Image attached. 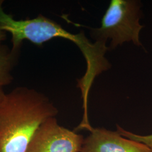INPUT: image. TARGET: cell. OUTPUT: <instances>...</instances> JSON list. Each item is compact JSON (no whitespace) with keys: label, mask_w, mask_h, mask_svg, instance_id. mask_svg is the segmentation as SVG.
Returning <instances> with one entry per match:
<instances>
[{"label":"cell","mask_w":152,"mask_h":152,"mask_svg":"<svg viewBox=\"0 0 152 152\" xmlns=\"http://www.w3.org/2000/svg\"><path fill=\"white\" fill-rule=\"evenodd\" d=\"M58 113L34 89L18 87L6 94L0 104V152H26L40 126Z\"/></svg>","instance_id":"6da1fadb"},{"label":"cell","mask_w":152,"mask_h":152,"mask_svg":"<svg viewBox=\"0 0 152 152\" xmlns=\"http://www.w3.org/2000/svg\"><path fill=\"white\" fill-rule=\"evenodd\" d=\"M141 3L137 0H112L101 20L99 28L90 29V37L95 42L110 44L108 51L132 42L141 46L140 34L144 27L140 24Z\"/></svg>","instance_id":"7a4b0ae2"},{"label":"cell","mask_w":152,"mask_h":152,"mask_svg":"<svg viewBox=\"0 0 152 152\" xmlns=\"http://www.w3.org/2000/svg\"><path fill=\"white\" fill-rule=\"evenodd\" d=\"M3 2L0 0V29L10 33L11 49L15 52H19L24 40L41 46L53 38H63L65 29L56 22L42 15L31 19L16 20L4 10Z\"/></svg>","instance_id":"3957f363"},{"label":"cell","mask_w":152,"mask_h":152,"mask_svg":"<svg viewBox=\"0 0 152 152\" xmlns=\"http://www.w3.org/2000/svg\"><path fill=\"white\" fill-rule=\"evenodd\" d=\"M81 135L60 126L55 117L46 121L36 132L26 152H80Z\"/></svg>","instance_id":"277c9868"},{"label":"cell","mask_w":152,"mask_h":152,"mask_svg":"<svg viewBox=\"0 0 152 152\" xmlns=\"http://www.w3.org/2000/svg\"><path fill=\"white\" fill-rule=\"evenodd\" d=\"M90 132L80 152H152L144 144L122 136L117 131L93 128Z\"/></svg>","instance_id":"5b68a950"},{"label":"cell","mask_w":152,"mask_h":152,"mask_svg":"<svg viewBox=\"0 0 152 152\" xmlns=\"http://www.w3.org/2000/svg\"><path fill=\"white\" fill-rule=\"evenodd\" d=\"M18 53L0 44V87L9 85L13 80L12 71L16 64Z\"/></svg>","instance_id":"8992f818"},{"label":"cell","mask_w":152,"mask_h":152,"mask_svg":"<svg viewBox=\"0 0 152 152\" xmlns=\"http://www.w3.org/2000/svg\"><path fill=\"white\" fill-rule=\"evenodd\" d=\"M117 131L120 135L132 140L138 141L144 144L149 147L152 151V134L148 135H140L135 134L130 131L125 130L119 125H117Z\"/></svg>","instance_id":"52a82bcc"},{"label":"cell","mask_w":152,"mask_h":152,"mask_svg":"<svg viewBox=\"0 0 152 152\" xmlns=\"http://www.w3.org/2000/svg\"><path fill=\"white\" fill-rule=\"evenodd\" d=\"M6 38V32L0 29V44Z\"/></svg>","instance_id":"ba28073f"},{"label":"cell","mask_w":152,"mask_h":152,"mask_svg":"<svg viewBox=\"0 0 152 152\" xmlns=\"http://www.w3.org/2000/svg\"><path fill=\"white\" fill-rule=\"evenodd\" d=\"M3 87H0V104L2 102L6 95V93L3 90Z\"/></svg>","instance_id":"9c48e42d"}]
</instances>
